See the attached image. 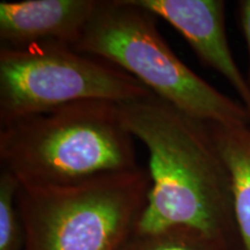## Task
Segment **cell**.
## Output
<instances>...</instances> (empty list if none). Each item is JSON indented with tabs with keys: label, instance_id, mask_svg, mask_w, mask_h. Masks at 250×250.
Wrapping results in <instances>:
<instances>
[{
	"label": "cell",
	"instance_id": "1",
	"mask_svg": "<svg viewBox=\"0 0 250 250\" xmlns=\"http://www.w3.org/2000/svg\"><path fill=\"white\" fill-rule=\"evenodd\" d=\"M120 109L149 155L151 188L134 232L190 227L226 250H242L232 180L208 123L156 95L121 103Z\"/></svg>",
	"mask_w": 250,
	"mask_h": 250
},
{
	"label": "cell",
	"instance_id": "2",
	"mask_svg": "<svg viewBox=\"0 0 250 250\" xmlns=\"http://www.w3.org/2000/svg\"><path fill=\"white\" fill-rule=\"evenodd\" d=\"M120 104L87 100L0 131V160L20 187H68L139 168Z\"/></svg>",
	"mask_w": 250,
	"mask_h": 250
},
{
	"label": "cell",
	"instance_id": "3",
	"mask_svg": "<svg viewBox=\"0 0 250 250\" xmlns=\"http://www.w3.org/2000/svg\"><path fill=\"white\" fill-rule=\"evenodd\" d=\"M73 48L111 62L196 120L250 126L245 105L190 70L160 35L155 15L133 0L101 1Z\"/></svg>",
	"mask_w": 250,
	"mask_h": 250
},
{
	"label": "cell",
	"instance_id": "4",
	"mask_svg": "<svg viewBox=\"0 0 250 250\" xmlns=\"http://www.w3.org/2000/svg\"><path fill=\"white\" fill-rule=\"evenodd\" d=\"M149 188L148 170L140 167L68 187H20L23 250H120Z\"/></svg>",
	"mask_w": 250,
	"mask_h": 250
},
{
	"label": "cell",
	"instance_id": "5",
	"mask_svg": "<svg viewBox=\"0 0 250 250\" xmlns=\"http://www.w3.org/2000/svg\"><path fill=\"white\" fill-rule=\"evenodd\" d=\"M152 95L120 67L65 43L0 50L1 126L87 100L121 104Z\"/></svg>",
	"mask_w": 250,
	"mask_h": 250
},
{
	"label": "cell",
	"instance_id": "6",
	"mask_svg": "<svg viewBox=\"0 0 250 250\" xmlns=\"http://www.w3.org/2000/svg\"><path fill=\"white\" fill-rule=\"evenodd\" d=\"M136 5L160 17L182 35L205 65L233 87L250 114V88L237 66L225 28L223 0H133Z\"/></svg>",
	"mask_w": 250,
	"mask_h": 250
},
{
	"label": "cell",
	"instance_id": "7",
	"mask_svg": "<svg viewBox=\"0 0 250 250\" xmlns=\"http://www.w3.org/2000/svg\"><path fill=\"white\" fill-rule=\"evenodd\" d=\"M101 0H22L0 2L2 46L22 48L41 42L74 46Z\"/></svg>",
	"mask_w": 250,
	"mask_h": 250
},
{
	"label": "cell",
	"instance_id": "8",
	"mask_svg": "<svg viewBox=\"0 0 250 250\" xmlns=\"http://www.w3.org/2000/svg\"><path fill=\"white\" fill-rule=\"evenodd\" d=\"M232 180L234 217L242 250H250V126L208 123Z\"/></svg>",
	"mask_w": 250,
	"mask_h": 250
},
{
	"label": "cell",
	"instance_id": "9",
	"mask_svg": "<svg viewBox=\"0 0 250 250\" xmlns=\"http://www.w3.org/2000/svg\"><path fill=\"white\" fill-rule=\"evenodd\" d=\"M120 250H226L199 230L171 226L154 232L130 234Z\"/></svg>",
	"mask_w": 250,
	"mask_h": 250
},
{
	"label": "cell",
	"instance_id": "10",
	"mask_svg": "<svg viewBox=\"0 0 250 250\" xmlns=\"http://www.w3.org/2000/svg\"><path fill=\"white\" fill-rule=\"evenodd\" d=\"M20 183L7 169L0 174V250H23L24 229L18 206Z\"/></svg>",
	"mask_w": 250,
	"mask_h": 250
},
{
	"label": "cell",
	"instance_id": "11",
	"mask_svg": "<svg viewBox=\"0 0 250 250\" xmlns=\"http://www.w3.org/2000/svg\"><path fill=\"white\" fill-rule=\"evenodd\" d=\"M239 19H240V26H241L243 37H245L247 50H248V59H249V66L248 73H247V81L250 88V0H240L239 4Z\"/></svg>",
	"mask_w": 250,
	"mask_h": 250
}]
</instances>
